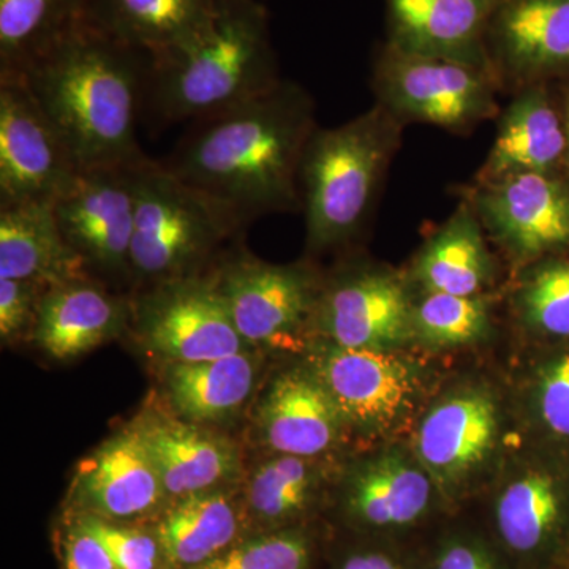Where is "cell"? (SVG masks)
<instances>
[{"label": "cell", "instance_id": "6da1fadb", "mask_svg": "<svg viewBox=\"0 0 569 569\" xmlns=\"http://www.w3.org/2000/svg\"><path fill=\"white\" fill-rule=\"evenodd\" d=\"M313 132L309 97L280 81L249 102L190 122L159 162L246 228L268 213L299 208L298 176Z\"/></svg>", "mask_w": 569, "mask_h": 569}, {"label": "cell", "instance_id": "7a4b0ae2", "mask_svg": "<svg viewBox=\"0 0 569 569\" xmlns=\"http://www.w3.org/2000/svg\"><path fill=\"white\" fill-rule=\"evenodd\" d=\"M148 52L81 26L21 78L81 170L146 159L138 144Z\"/></svg>", "mask_w": 569, "mask_h": 569}, {"label": "cell", "instance_id": "3957f363", "mask_svg": "<svg viewBox=\"0 0 569 569\" xmlns=\"http://www.w3.org/2000/svg\"><path fill=\"white\" fill-rule=\"evenodd\" d=\"M280 81L263 0H219L194 39L152 58L142 114L157 127L200 121Z\"/></svg>", "mask_w": 569, "mask_h": 569}, {"label": "cell", "instance_id": "277c9868", "mask_svg": "<svg viewBox=\"0 0 569 569\" xmlns=\"http://www.w3.org/2000/svg\"><path fill=\"white\" fill-rule=\"evenodd\" d=\"M396 142L397 123L387 107L312 133L299 171L310 249L342 246L358 233Z\"/></svg>", "mask_w": 569, "mask_h": 569}, {"label": "cell", "instance_id": "5b68a950", "mask_svg": "<svg viewBox=\"0 0 569 569\" xmlns=\"http://www.w3.org/2000/svg\"><path fill=\"white\" fill-rule=\"evenodd\" d=\"M244 230L224 206L193 189L159 160L137 167L132 279L153 287L204 277L201 266L224 239Z\"/></svg>", "mask_w": 569, "mask_h": 569}, {"label": "cell", "instance_id": "8992f818", "mask_svg": "<svg viewBox=\"0 0 569 569\" xmlns=\"http://www.w3.org/2000/svg\"><path fill=\"white\" fill-rule=\"evenodd\" d=\"M141 162L82 170L73 186L54 201V216L63 239L88 276L99 272L108 277H132L130 250L137 208V167Z\"/></svg>", "mask_w": 569, "mask_h": 569}, {"label": "cell", "instance_id": "52a82bcc", "mask_svg": "<svg viewBox=\"0 0 569 569\" xmlns=\"http://www.w3.org/2000/svg\"><path fill=\"white\" fill-rule=\"evenodd\" d=\"M81 167L22 80H0V206L54 203Z\"/></svg>", "mask_w": 569, "mask_h": 569}, {"label": "cell", "instance_id": "ba28073f", "mask_svg": "<svg viewBox=\"0 0 569 569\" xmlns=\"http://www.w3.org/2000/svg\"><path fill=\"white\" fill-rule=\"evenodd\" d=\"M206 277L249 347H282L316 316V279L299 266L269 264L239 252Z\"/></svg>", "mask_w": 569, "mask_h": 569}, {"label": "cell", "instance_id": "9c48e42d", "mask_svg": "<svg viewBox=\"0 0 569 569\" xmlns=\"http://www.w3.org/2000/svg\"><path fill=\"white\" fill-rule=\"evenodd\" d=\"M138 331L171 362H200L244 353L249 346L208 277L152 287L132 302Z\"/></svg>", "mask_w": 569, "mask_h": 569}, {"label": "cell", "instance_id": "30bf717a", "mask_svg": "<svg viewBox=\"0 0 569 569\" xmlns=\"http://www.w3.org/2000/svg\"><path fill=\"white\" fill-rule=\"evenodd\" d=\"M377 86L391 111L445 129L473 126L497 110L488 70L389 47L378 62Z\"/></svg>", "mask_w": 569, "mask_h": 569}, {"label": "cell", "instance_id": "8fae6325", "mask_svg": "<svg viewBox=\"0 0 569 569\" xmlns=\"http://www.w3.org/2000/svg\"><path fill=\"white\" fill-rule=\"evenodd\" d=\"M475 212L509 252L533 258L569 242V190L542 173L481 183Z\"/></svg>", "mask_w": 569, "mask_h": 569}, {"label": "cell", "instance_id": "7c38bea8", "mask_svg": "<svg viewBox=\"0 0 569 569\" xmlns=\"http://www.w3.org/2000/svg\"><path fill=\"white\" fill-rule=\"evenodd\" d=\"M316 377L343 421L366 430L389 429L417 395L413 369L387 350L335 346L318 361Z\"/></svg>", "mask_w": 569, "mask_h": 569}, {"label": "cell", "instance_id": "4fadbf2b", "mask_svg": "<svg viewBox=\"0 0 569 569\" xmlns=\"http://www.w3.org/2000/svg\"><path fill=\"white\" fill-rule=\"evenodd\" d=\"M392 50L490 71V22L501 0H387Z\"/></svg>", "mask_w": 569, "mask_h": 569}, {"label": "cell", "instance_id": "5bb4252c", "mask_svg": "<svg viewBox=\"0 0 569 569\" xmlns=\"http://www.w3.org/2000/svg\"><path fill=\"white\" fill-rule=\"evenodd\" d=\"M316 318L337 347L388 350L413 335L406 288L385 272L343 276L318 299Z\"/></svg>", "mask_w": 569, "mask_h": 569}, {"label": "cell", "instance_id": "9a60e30c", "mask_svg": "<svg viewBox=\"0 0 569 569\" xmlns=\"http://www.w3.org/2000/svg\"><path fill=\"white\" fill-rule=\"evenodd\" d=\"M77 497L86 515L107 520L151 515L167 498L140 427L112 437L78 468Z\"/></svg>", "mask_w": 569, "mask_h": 569}, {"label": "cell", "instance_id": "2e32d148", "mask_svg": "<svg viewBox=\"0 0 569 569\" xmlns=\"http://www.w3.org/2000/svg\"><path fill=\"white\" fill-rule=\"evenodd\" d=\"M132 316V302L110 293L93 277L81 276L48 287L32 336L52 358H77L118 336Z\"/></svg>", "mask_w": 569, "mask_h": 569}, {"label": "cell", "instance_id": "e0dca14e", "mask_svg": "<svg viewBox=\"0 0 569 569\" xmlns=\"http://www.w3.org/2000/svg\"><path fill=\"white\" fill-rule=\"evenodd\" d=\"M497 432V407L488 395L467 391L449 397L419 426V462L430 478L451 486L488 458Z\"/></svg>", "mask_w": 569, "mask_h": 569}, {"label": "cell", "instance_id": "ac0fdd59", "mask_svg": "<svg viewBox=\"0 0 569 569\" xmlns=\"http://www.w3.org/2000/svg\"><path fill=\"white\" fill-rule=\"evenodd\" d=\"M493 523L501 549L526 568L545 569L559 559L567 533L563 500L553 479L529 471L497 498Z\"/></svg>", "mask_w": 569, "mask_h": 569}, {"label": "cell", "instance_id": "d6986e66", "mask_svg": "<svg viewBox=\"0 0 569 569\" xmlns=\"http://www.w3.org/2000/svg\"><path fill=\"white\" fill-rule=\"evenodd\" d=\"M488 44L515 77L569 66V0H501Z\"/></svg>", "mask_w": 569, "mask_h": 569}, {"label": "cell", "instance_id": "ffe728a7", "mask_svg": "<svg viewBox=\"0 0 569 569\" xmlns=\"http://www.w3.org/2000/svg\"><path fill=\"white\" fill-rule=\"evenodd\" d=\"M219 0H88L86 26L151 58L194 39Z\"/></svg>", "mask_w": 569, "mask_h": 569}, {"label": "cell", "instance_id": "44dd1931", "mask_svg": "<svg viewBox=\"0 0 569 569\" xmlns=\"http://www.w3.org/2000/svg\"><path fill=\"white\" fill-rule=\"evenodd\" d=\"M432 485L425 471L399 455L367 463L348 488L346 511L359 529L392 535L425 522Z\"/></svg>", "mask_w": 569, "mask_h": 569}, {"label": "cell", "instance_id": "7402d4cb", "mask_svg": "<svg viewBox=\"0 0 569 569\" xmlns=\"http://www.w3.org/2000/svg\"><path fill=\"white\" fill-rule=\"evenodd\" d=\"M343 418L317 377L301 372L277 378L261 408L266 443L280 455L312 458L328 451Z\"/></svg>", "mask_w": 569, "mask_h": 569}, {"label": "cell", "instance_id": "603a6c76", "mask_svg": "<svg viewBox=\"0 0 569 569\" xmlns=\"http://www.w3.org/2000/svg\"><path fill=\"white\" fill-rule=\"evenodd\" d=\"M140 430L167 497L208 492L238 473L239 456L233 445L193 422L156 419Z\"/></svg>", "mask_w": 569, "mask_h": 569}, {"label": "cell", "instance_id": "cb8c5ba5", "mask_svg": "<svg viewBox=\"0 0 569 569\" xmlns=\"http://www.w3.org/2000/svg\"><path fill=\"white\" fill-rule=\"evenodd\" d=\"M88 276L71 252L54 203L0 206V279L51 284Z\"/></svg>", "mask_w": 569, "mask_h": 569}, {"label": "cell", "instance_id": "d4e9b609", "mask_svg": "<svg viewBox=\"0 0 569 569\" xmlns=\"http://www.w3.org/2000/svg\"><path fill=\"white\" fill-rule=\"evenodd\" d=\"M567 151V132L541 92H523L501 118L496 142L479 181H500L509 176L548 174Z\"/></svg>", "mask_w": 569, "mask_h": 569}, {"label": "cell", "instance_id": "484cf974", "mask_svg": "<svg viewBox=\"0 0 569 569\" xmlns=\"http://www.w3.org/2000/svg\"><path fill=\"white\" fill-rule=\"evenodd\" d=\"M88 0H0V80L33 63L86 24Z\"/></svg>", "mask_w": 569, "mask_h": 569}, {"label": "cell", "instance_id": "4316f807", "mask_svg": "<svg viewBox=\"0 0 569 569\" xmlns=\"http://www.w3.org/2000/svg\"><path fill=\"white\" fill-rule=\"evenodd\" d=\"M238 531L233 501L222 492L208 490L178 498L160 520L156 538L168 567L193 569L231 548Z\"/></svg>", "mask_w": 569, "mask_h": 569}, {"label": "cell", "instance_id": "83f0119b", "mask_svg": "<svg viewBox=\"0 0 569 569\" xmlns=\"http://www.w3.org/2000/svg\"><path fill=\"white\" fill-rule=\"evenodd\" d=\"M427 293L475 296L490 279V258L477 213L460 206L427 242L415 268Z\"/></svg>", "mask_w": 569, "mask_h": 569}, {"label": "cell", "instance_id": "f1b7e54d", "mask_svg": "<svg viewBox=\"0 0 569 569\" xmlns=\"http://www.w3.org/2000/svg\"><path fill=\"white\" fill-rule=\"evenodd\" d=\"M254 366L244 353L200 362H171L168 392L179 415L190 422L219 421L252 395Z\"/></svg>", "mask_w": 569, "mask_h": 569}, {"label": "cell", "instance_id": "f546056e", "mask_svg": "<svg viewBox=\"0 0 569 569\" xmlns=\"http://www.w3.org/2000/svg\"><path fill=\"white\" fill-rule=\"evenodd\" d=\"M313 486L312 468L306 458L282 455L268 460L250 479V512L266 527L287 526L305 515Z\"/></svg>", "mask_w": 569, "mask_h": 569}, {"label": "cell", "instance_id": "4dcf8cb0", "mask_svg": "<svg viewBox=\"0 0 569 569\" xmlns=\"http://www.w3.org/2000/svg\"><path fill=\"white\" fill-rule=\"evenodd\" d=\"M488 331V305L478 295L427 293L413 307V335L430 346H466L477 342Z\"/></svg>", "mask_w": 569, "mask_h": 569}, {"label": "cell", "instance_id": "1f68e13d", "mask_svg": "<svg viewBox=\"0 0 569 569\" xmlns=\"http://www.w3.org/2000/svg\"><path fill=\"white\" fill-rule=\"evenodd\" d=\"M312 539L298 529L254 537L193 569H309Z\"/></svg>", "mask_w": 569, "mask_h": 569}, {"label": "cell", "instance_id": "d6a6232c", "mask_svg": "<svg viewBox=\"0 0 569 569\" xmlns=\"http://www.w3.org/2000/svg\"><path fill=\"white\" fill-rule=\"evenodd\" d=\"M523 320L550 336L569 337V263L538 269L519 295Z\"/></svg>", "mask_w": 569, "mask_h": 569}, {"label": "cell", "instance_id": "836d02e7", "mask_svg": "<svg viewBox=\"0 0 569 569\" xmlns=\"http://www.w3.org/2000/svg\"><path fill=\"white\" fill-rule=\"evenodd\" d=\"M78 523L102 545L116 568L156 569L160 548L151 535L91 515H82Z\"/></svg>", "mask_w": 569, "mask_h": 569}, {"label": "cell", "instance_id": "e575fe53", "mask_svg": "<svg viewBox=\"0 0 569 569\" xmlns=\"http://www.w3.org/2000/svg\"><path fill=\"white\" fill-rule=\"evenodd\" d=\"M47 284L32 280L0 279V336L3 342L33 331Z\"/></svg>", "mask_w": 569, "mask_h": 569}, {"label": "cell", "instance_id": "d590c367", "mask_svg": "<svg viewBox=\"0 0 569 569\" xmlns=\"http://www.w3.org/2000/svg\"><path fill=\"white\" fill-rule=\"evenodd\" d=\"M425 569H508L496 549L475 535L452 533L438 541Z\"/></svg>", "mask_w": 569, "mask_h": 569}, {"label": "cell", "instance_id": "8d00e7d4", "mask_svg": "<svg viewBox=\"0 0 569 569\" xmlns=\"http://www.w3.org/2000/svg\"><path fill=\"white\" fill-rule=\"evenodd\" d=\"M542 421L560 437H569V353L550 362L538 388Z\"/></svg>", "mask_w": 569, "mask_h": 569}, {"label": "cell", "instance_id": "74e56055", "mask_svg": "<svg viewBox=\"0 0 569 569\" xmlns=\"http://www.w3.org/2000/svg\"><path fill=\"white\" fill-rule=\"evenodd\" d=\"M63 568L118 569L99 541L74 523L63 541Z\"/></svg>", "mask_w": 569, "mask_h": 569}, {"label": "cell", "instance_id": "f35d334b", "mask_svg": "<svg viewBox=\"0 0 569 569\" xmlns=\"http://www.w3.org/2000/svg\"><path fill=\"white\" fill-rule=\"evenodd\" d=\"M337 569H425L391 546H366L350 550Z\"/></svg>", "mask_w": 569, "mask_h": 569}, {"label": "cell", "instance_id": "ab89813d", "mask_svg": "<svg viewBox=\"0 0 569 569\" xmlns=\"http://www.w3.org/2000/svg\"><path fill=\"white\" fill-rule=\"evenodd\" d=\"M565 132H567V151H569V121H568L567 130H565Z\"/></svg>", "mask_w": 569, "mask_h": 569}]
</instances>
